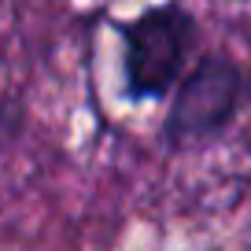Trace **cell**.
<instances>
[{"mask_svg":"<svg viewBox=\"0 0 251 251\" xmlns=\"http://www.w3.org/2000/svg\"><path fill=\"white\" fill-rule=\"evenodd\" d=\"M122 37V81L129 100H159L177 85L188 48L196 41V23L185 4L166 0L144 8L137 19L118 23Z\"/></svg>","mask_w":251,"mask_h":251,"instance_id":"obj_1","label":"cell"},{"mask_svg":"<svg viewBox=\"0 0 251 251\" xmlns=\"http://www.w3.org/2000/svg\"><path fill=\"white\" fill-rule=\"evenodd\" d=\"M240 96H244V74L222 55H207L177 85L163 137L174 148H181V144H196L222 133L229 118L236 115Z\"/></svg>","mask_w":251,"mask_h":251,"instance_id":"obj_2","label":"cell"}]
</instances>
